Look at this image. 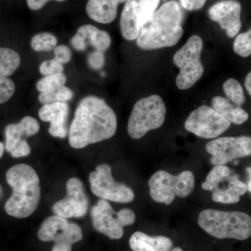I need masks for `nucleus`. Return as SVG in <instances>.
Wrapping results in <instances>:
<instances>
[{
  "label": "nucleus",
  "mask_w": 251,
  "mask_h": 251,
  "mask_svg": "<svg viewBox=\"0 0 251 251\" xmlns=\"http://www.w3.org/2000/svg\"><path fill=\"white\" fill-rule=\"evenodd\" d=\"M116 114L103 99L88 96L75 110L69 131V143L74 149L110 139L116 133Z\"/></svg>",
  "instance_id": "f257e3e1"
},
{
  "label": "nucleus",
  "mask_w": 251,
  "mask_h": 251,
  "mask_svg": "<svg viewBox=\"0 0 251 251\" xmlns=\"http://www.w3.org/2000/svg\"><path fill=\"white\" fill-rule=\"evenodd\" d=\"M182 8L176 0H170L160 6L142 28L136 39L138 47L150 50L176 45L184 34Z\"/></svg>",
  "instance_id": "f03ea898"
},
{
  "label": "nucleus",
  "mask_w": 251,
  "mask_h": 251,
  "mask_svg": "<svg viewBox=\"0 0 251 251\" xmlns=\"http://www.w3.org/2000/svg\"><path fill=\"white\" fill-rule=\"evenodd\" d=\"M6 178L13 189L5 204L6 214L17 219L29 217L41 199L40 180L35 170L29 165L17 164L8 170Z\"/></svg>",
  "instance_id": "7ed1b4c3"
},
{
  "label": "nucleus",
  "mask_w": 251,
  "mask_h": 251,
  "mask_svg": "<svg viewBox=\"0 0 251 251\" xmlns=\"http://www.w3.org/2000/svg\"><path fill=\"white\" fill-rule=\"evenodd\" d=\"M198 224L217 239L244 241L251 236V216L242 211L204 209L200 213Z\"/></svg>",
  "instance_id": "20e7f679"
},
{
  "label": "nucleus",
  "mask_w": 251,
  "mask_h": 251,
  "mask_svg": "<svg viewBox=\"0 0 251 251\" xmlns=\"http://www.w3.org/2000/svg\"><path fill=\"white\" fill-rule=\"evenodd\" d=\"M166 115V104L160 96L153 94L140 99L135 103L128 119V135L133 139H140L150 130L161 128Z\"/></svg>",
  "instance_id": "39448f33"
},
{
  "label": "nucleus",
  "mask_w": 251,
  "mask_h": 251,
  "mask_svg": "<svg viewBox=\"0 0 251 251\" xmlns=\"http://www.w3.org/2000/svg\"><path fill=\"white\" fill-rule=\"evenodd\" d=\"M150 194L153 201L169 205L175 197H188L194 189V175L191 171H184L177 175L168 172H156L149 180Z\"/></svg>",
  "instance_id": "423d86ee"
},
{
  "label": "nucleus",
  "mask_w": 251,
  "mask_h": 251,
  "mask_svg": "<svg viewBox=\"0 0 251 251\" xmlns=\"http://www.w3.org/2000/svg\"><path fill=\"white\" fill-rule=\"evenodd\" d=\"M202 49V38L193 35L175 53L173 63L180 70L176 78V87L179 90L191 88L202 77L204 72L201 60Z\"/></svg>",
  "instance_id": "0eeeda50"
},
{
  "label": "nucleus",
  "mask_w": 251,
  "mask_h": 251,
  "mask_svg": "<svg viewBox=\"0 0 251 251\" xmlns=\"http://www.w3.org/2000/svg\"><path fill=\"white\" fill-rule=\"evenodd\" d=\"M91 190L97 197L107 201L129 203L135 199L133 191L128 186L114 179L108 164L99 165L89 177Z\"/></svg>",
  "instance_id": "6e6552de"
},
{
  "label": "nucleus",
  "mask_w": 251,
  "mask_h": 251,
  "mask_svg": "<svg viewBox=\"0 0 251 251\" xmlns=\"http://www.w3.org/2000/svg\"><path fill=\"white\" fill-rule=\"evenodd\" d=\"M161 0H127L120 18V29L126 40L133 41L158 9Z\"/></svg>",
  "instance_id": "1a4fd4ad"
},
{
  "label": "nucleus",
  "mask_w": 251,
  "mask_h": 251,
  "mask_svg": "<svg viewBox=\"0 0 251 251\" xmlns=\"http://www.w3.org/2000/svg\"><path fill=\"white\" fill-rule=\"evenodd\" d=\"M230 122L221 116L211 107L202 105L193 110L185 122L188 131L204 139H214L225 133Z\"/></svg>",
  "instance_id": "9d476101"
},
{
  "label": "nucleus",
  "mask_w": 251,
  "mask_h": 251,
  "mask_svg": "<svg viewBox=\"0 0 251 251\" xmlns=\"http://www.w3.org/2000/svg\"><path fill=\"white\" fill-rule=\"evenodd\" d=\"M206 150L211 155L213 166H226L237 158L251 156V137H222L206 144Z\"/></svg>",
  "instance_id": "9b49d317"
},
{
  "label": "nucleus",
  "mask_w": 251,
  "mask_h": 251,
  "mask_svg": "<svg viewBox=\"0 0 251 251\" xmlns=\"http://www.w3.org/2000/svg\"><path fill=\"white\" fill-rule=\"evenodd\" d=\"M66 188V197L57 201L52 207L54 215L67 219L83 217L88 211L89 200L82 181L77 178H71Z\"/></svg>",
  "instance_id": "f8f14e48"
},
{
  "label": "nucleus",
  "mask_w": 251,
  "mask_h": 251,
  "mask_svg": "<svg viewBox=\"0 0 251 251\" xmlns=\"http://www.w3.org/2000/svg\"><path fill=\"white\" fill-rule=\"evenodd\" d=\"M38 237L42 242L63 243L72 246L82 240V229L74 223L57 215L50 216L41 224Z\"/></svg>",
  "instance_id": "ddd939ff"
},
{
  "label": "nucleus",
  "mask_w": 251,
  "mask_h": 251,
  "mask_svg": "<svg viewBox=\"0 0 251 251\" xmlns=\"http://www.w3.org/2000/svg\"><path fill=\"white\" fill-rule=\"evenodd\" d=\"M242 6L236 0H222L216 3L208 11L211 21L218 23L221 29L226 30L229 38L237 35L242 27Z\"/></svg>",
  "instance_id": "4468645a"
},
{
  "label": "nucleus",
  "mask_w": 251,
  "mask_h": 251,
  "mask_svg": "<svg viewBox=\"0 0 251 251\" xmlns=\"http://www.w3.org/2000/svg\"><path fill=\"white\" fill-rule=\"evenodd\" d=\"M94 229L111 239H120L124 235V227L119 223L117 213L110 203L100 199L91 210Z\"/></svg>",
  "instance_id": "2eb2a0df"
},
{
  "label": "nucleus",
  "mask_w": 251,
  "mask_h": 251,
  "mask_svg": "<svg viewBox=\"0 0 251 251\" xmlns=\"http://www.w3.org/2000/svg\"><path fill=\"white\" fill-rule=\"evenodd\" d=\"M38 114L43 122H50L49 132L52 137L64 139L67 136V122L69 106L67 102L43 105Z\"/></svg>",
  "instance_id": "dca6fc26"
},
{
  "label": "nucleus",
  "mask_w": 251,
  "mask_h": 251,
  "mask_svg": "<svg viewBox=\"0 0 251 251\" xmlns=\"http://www.w3.org/2000/svg\"><path fill=\"white\" fill-rule=\"evenodd\" d=\"M40 125L36 119L26 116L18 124L8 125L5 128V150L11 153L24 137H30L39 133Z\"/></svg>",
  "instance_id": "f3484780"
},
{
  "label": "nucleus",
  "mask_w": 251,
  "mask_h": 251,
  "mask_svg": "<svg viewBox=\"0 0 251 251\" xmlns=\"http://www.w3.org/2000/svg\"><path fill=\"white\" fill-rule=\"evenodd\" d=\"M127 0H88L86 6L87 16L95 22L109 24L115 21L119 5Z\"/></svg>",
  "instance_id": "a211bd4d"
},
{
  "label": "nucleus",
  "mask_w": 251,
  "mask_h": 251,
  "mask_svg": "<svg viewBox=\"0 0 251 251\" xmlns=\"http://www.w3.org/2000/svg\"><path fill=\"white\" fill-rule=\"evenodd\" d=\"M129 246L133 251H171L173 242L165 236H152L142 232H135L129 239Z\"/></svg>",
  "instance_id": "6ab92c4d"
},
{
  "label": "nucleus",
  "mask_w": 251,
  "mask_h": 251,
  "mask_svg": "<svg viewBox=\"0 0 251 251\" xmlns=\"http://www.w3.org/2000/svg\"><path fill=\"white\" fill-rule=\"evenodd\" d=\"M211 105L218 113L230 123L240 125L249 120V115L246 110L240 106L232 105L228 99L224 97L219 96L214 97Z\"/></svg>",
  "instance_id": "aec40b11"
},
{
  "label": "nucleus",
  "mask_w": 251,
  "mask_h": 251,
  "mask_svg": "<svg viewBox=\"0 0 251 251\" xmlns=\"http://www.w3.org/2000/svg\"><path fill=\"white\" fill-rule=\"evenodd\" d=\"M77 33L83 36L86 41L97 50L105 52L111 45V36L107 31L99 29L92 25H85L77 29Z\"/></svg>",
  "instance_id": "412c9836"
},
{
  "label": "nucleus",
  "mask_w": 251,
  "mask_h": 251,
  "mask_svg": "<svg viewBox=\"0 0 251 251\" xmlns=\"http://www.w3.org/2000/svg\"><path fill=\"white\" fill-rule=\"evenodd\" d=\"M21 64V57L14 50L0 48V77L12 75Z\"/></svg>",
  "instance_id": "4be33fe9"
},
{
  "label": "nucleus",
  "mask_w": 251,
  "mask_h": 251,
  "mask_svg": "<svg viewBox=\"0 0 251 251\" xmlns=\"http://www.w3.org/2000/svg\"><path fill=\"white\" fill-rule=\"evenodd\" d=\"M74 98V92L65 85L39 94V100L42 105L57 102H67Z\"/></svg>",
  "instance_id": "5701e85b"
},
{
  "label": "nucleus",
  "mask_w": 251,
  "mask_h": 251,
  "mask_svg": "<svg viewBox=\"0 0 251 251\" xmlns=\"http://www.w3.org/2000/svg\"><path fill=\"white\" fill-rule=\"evenodd\" d=\"M230 170L226 166H216L209 172L206 181L202 183V189L213 191L219 188L220 183L229 177Z\"/></svg>",
  "instance_id": "b1692460"
},
{
  "label": "nucleus",
  "mask_w": 251,
  "mask_h": 251,
  "mask_svg": "<svg viewBox=\"0 0 251 251\" xmlns=\"http://www.w3.org/2000/svg\"><path fill=\"white\" fill-rule=\"evenodd\" d=\"M223 88L226 97L232 103L241 106L245 103V95L242 85L237 80L232 77L227 79L224 82Z\"/></svg>",
  "instance_id": "393cba45"
},
{
  "label": "nucleus",
  "mask_w": 251,
  "mask_h": 251,
  "mask_svg": "<svg viewBox=\"0 0 251 251\" xmlns=\"http://www.w3.org/2000/svg\"><path fill=\"white\" fill-rule=\"evenodd\" d=\"M57 39L49 32H41L33 36L31 47L36 52H47L57 47Z\"/></svg>",
  "instance_id": "a878e982"
},
{
  "label": "nucleus",
  "mask_w": 251,
  "mask_h": 251,
  "mask_svg": "<svg viewBox=\"0 0 251 251\" xmlns=\"http://www.w3.org/2000/svg\"><path fill=\"white\" fill-rule=\"evenodd\" d=\"M67 80V75L64 73L44 76L38 81L36 83V89L40 93L49 92L65 85Z\"/></svg>",
  "instance_id": "bb28decb"
},
{
  "label": "nucleus",
  "mask_w": 251,
  "mask_h": 251,
  "mask_svg": "<svg viewBox=\"0 0 251 251\" xmlns=\"http://www.w3.org/2000/svg\"><path fill=\"white\" fill-rule=\"evenodd\" d=\"M233 49L234 52L240 57H248L251 55V28L236 37Z\"/></svg>",
  "instance_id": "cd10ccee"
},
{
  "label": "nucleus",
  "mask_w": 251,
  "mask_h": 251,
  "mask_svg": "<svg viewBox=\"0 0 251 251\" xmlns=\"http://www.w3.org/2000/svg\"><path fill=\"white\" fill-rule=\"evenodd\" d=\"M211 198L216 202L224 203V204H234L240 201V197L235 196L230 192L227 188L222 189L217 188L212 191Z\"/></svg>",
  "instance_id": "c85d7f7f"
},
{
  "label": "nucleus",
  "mask_w": 251,
  "mask_h": 251,
  "mask_svg": "<svg viewBox=\"0 0 251 251\" xmlns=\"http://www.w3.org/2000/svg\"><path fill=\"white\" fill-rule=\"evenodd\" d=\"M16 91L14 81L8 77H0V104L7 102Z\"/></svg>",
  "instance_id": "c756f323"
},
{
  "label": "nucleus",
  "mask_w": 251,
  "mask_h": 251,
  "mask_svg": "<svg viewBox=\"0 0 251 251\" xmlns=\"http://www.w3.org/2000/svg\"><path fill=\"white\" fill-rule=\"evenodd\" d=\"M64 65L55 59L44 61L39 67V72L44 76L55 75L64 72Z\"/></svg>",
  "instance_id": "7c9ffc66"
},
{
  "label": "nucleus",
  "mask_w": 251,
  "mask_h": 251,
  "mask_svg": "<svg viewBox=\"0 0 251 251\" xmlns=\"http://www.w3.org/2000/svg\"><path fill=\"white\" fill-rule=\"evenodd\" d=\"M227 189L235 196L241 197L247 193V186L243 181L239 179L237 175H234L229 178V184Z\"/></svg>",
  "instance_id": "2f4dec72"
},
{
  "label": "nucleus",
  "mask_w": 251,
  "mask_h": 251,
  "mask_svg": "<svg viewBox=\"0 0 251 251\" xmlns=\"http://www.w3.org/2000/svg\"><path fill=\"white\" fill-rule=\"evenodd\" d=\"M87 62H88L90 67L92 68V69L99 70V69H101L105 62L104 52L95 50L89 54Z\"/></svg>",
  "instance_id": "473e14b6"
},
{
  "label": "nucleus",
  "mask_w": 251,
  "mask_h": 251,
  "mask_svg": "<svg viewBox=\"0 0 251 251\" xmlns=\"http://www.w3.org/2000/svg\"><path fill=\"white\" fill-rule=\"evenodd\" d=\"M54 59L61 64H67L72 60V52L67 46L60 45L54 49Z\"/></svg>",
  "instance_id": "72a5a7b5"
},
{
  "label": "nucleus",
  "mask_w": 251,
  "mask_h": 251,
  "mask_svg": "<svg viewBox=\"0 0 251 251\" xmlns=\"http://www.w3.org/2000/svg\"><path fill=\"white\" fill-rule=\"evenodd\" d=\"M117 217L119 223L123 227L125 226H131L135 222L134 211H132L131 209H127V208L119 211L117 213Z\"/></svg>",
  "instance_id": "f704fd0d"
},
{
  "label": "nucleus",
  "mask_w": 251,
  "mask_h": 251,
  "mask_svg": "<svg viewBox=\"0 0 251 251\" xmlns=\"http://www.w3.org/2000/svg\"><path fill=\"white\" fill-rule=\"evenodd\" d=\"M30 152L31 148L27 140H23L11 151V154L14 158H20V157L27 156Z\"/></svg>",
  "instance_id": "c9c22d12"
},
{
  "label": "nucleus",
  "mask_w": 251,
  "mask_h": 251,
  "mask_svg": "<svg viewBox=\"0 0 251 251\" xmlns=\"http://www.w3.org/2000/svg\"><path fill=\"white\" fill-rule=\"evenodd\" d=\"M206 0H179L180 4L187 11H198L202 9Z\"/></svg>",
  "instance_id": "e433bc0d"
},
{
  "label": "nucleus",
  "mask_w": 251,
  "mask_h": 251,
  "mask_svg": "<svg viewBox=\"0 0 251 251\" xmlns=\"http://www.w3.org/2000/svg\"><path fill=\"white\" fill-rule=\"evenodd\" d=\"M73 48L77 51H85L87 49V41L83 36L76 33L75 36H73L71 40Z\"/></svg>",
  "instance_id": "4c0bfd02"
},
{
  "label": "nucleus",
  "mask_w": 251,
  "mask_h": 251,
  "mask_svg": "<svg viewBox=\"0 0 251 251\" xmlns=\"http://www.w3.org/2000/svg\"><path fill=\"white\" fill-rule=\"evenodd\" d=\"M49 1H50V0H27V4L29 9L33 10V11H38V10L42 9L45 6L46 3ZM54 1L62 2V1H65L67 0H54Z\"/></svg>",
  "instance_id": "58836bf2"
},
{
  "label": "nucleus",
  "mask_w": 251,
  "mask_h": 251,
  "mask_svg": "<svg viewBox=\"0 0 251 251\" xmlns=\"http://www.w3.org/2000/svg\"><path fill=\"white\" fill-rule=\"evenodd\" d=\"M72 246L63 243H54V247H52V251H72Z\"/></svg>",
  "instance_id": "ea45409f"
},
{
  "label": "nucleus",
  "mask_w": 251,
  "mask_h": 251,
  "mask_svg": "<svg viewBox=\"0 0 251 251\" xmlns=\"http://www.w3.org/2000/svg\"><path fill=\"white\" fill-rule=\"evenodd\" d=\"M244 85H245L246 89H247V92H249V95L251 97V72H249L247 77H246Z\"/></svg>",
  "instance_id": "a19ab883"
},
{
  "label": "nucleus",
  "mask_w": 251,
  "mask_h": 251,
  "mask_svg": "<svg viewBox=\"0 0 251 251\" xmlns=\"http://www.w3.org/2000/svg\"><path fill=\"white\" fill-rule=\"evenodd\" d=\"M5 150V145L2 143L0 142V158L2 157L3 154H4Z\"/></svg>",
  "instance_id": "79ce46f5"
},
{
  "label": "nucleus",
  "mask_w": 251,
  "mask_h": 251,
  "mask_svg": "<svg viewBox=\"0 0 251 251\" xmlns=\"http://www.w3.org/2000/svg\"><path fill=\"white\" fill-rule=\"evenodd\" d=\"M247 171L248 174L249 175V177H250V180H251V168H248L247 169Z\"/></svg>",
  "instance_id": "37998d69"
},
{
  "label": "nucleus",
  "mask_w": 251,
  "mask_h": 251,
  "mask_svg": "<svg viewBox=\"0 0 251 251\" xmlns=\"http://www.w3.org/2000/svg\"><path fill=\"white\" fill-rule=\"evenodd\" d=\"M172 251H184L182 250V249H181L180 247H176L175 248V249H173Z\"/></svg>",
  "instance_id": "c03bdc74"
}]
</instances>
